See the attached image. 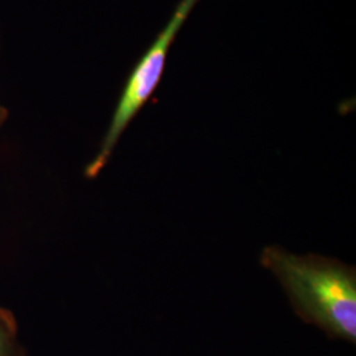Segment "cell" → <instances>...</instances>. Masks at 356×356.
Segmentation results:
<instances>
[{
	"label": "cell",
	"mask_w": 356,
	"mask_h": 356,
	"mask_svg": "<svg viewBox=\"0 0 356 356\" xmlns=\"http://www.w3.org/2000/svg\"><path fill=\"white\" fill-rule=\"evenodd\" d=\"M8 119V110L0 104V127L7 122Z\"/></svg>",
	"instance_id": "obj_4"
},
{
	"label": "cell",
	"mask_w": 356,
	"mask_h": 356,
	"mask_svg": "<svg viewBox=\"0 0 356 356\" xmlns=\"http://www.w3.org/2000/svg\"><path fill=\"white\" fill-rule=\"evenodd\" d=\"M260 263L273 272L296 314L331 339L356 342V269L337 259L266 247Z\"/></svg>",
	"instance_id": "obj_1"
},
{
	"label": "cell",
	"mask_w": 356,
	"mask_h": 356,
	"mask_svg": "<svg viewBox=\"0 0 356 356\" xmlns=\"http://www.w3.org/2000/svg\"><path fill=\"white\" fill-rule=\"evenodd\" d=\"M198 1L200 0H181L165 28L159 33L138 64L134 66L115 107L99 151L85 168V177L94 179L101 175L108 164L122 135L152 97L164 74L168 53L177 38L179 29L185 24Z\"/></svg>",
	"instance_id": "obj_2"
},
{
	"label": "cell",
	"mask_w": 356,
	"mask_h": 356,
	"mask_svg": "<svg viewBox=\"0 0 356 356\" xmlns=\"http://www.w3.org/2000/svg\"><path fill=\"white\" fill-rule=\"evenodd\" d=\"M17 332V321L13 312L0 306V356H26Z\"/></svg>",
	"instance_id": "obj_3"
}]
</instances>
